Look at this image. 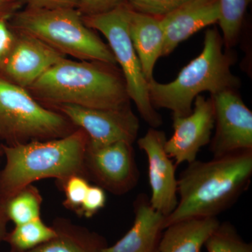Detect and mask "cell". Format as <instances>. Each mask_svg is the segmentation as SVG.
I'll return each mask as SVG.
<instances>
[{
	"label": "cell",
	"mask_w": 252,
	"mask_h": 252,
	"mask_svg": "<svg viewBox=\"0 0 252 252\" xmlns=\"http://www.w3.org/2000/svg\"><path fill=\"white\" fill-rule=\"evenodd\" d=\"M14 26L61 54L83 61L117 63L109 46L86 26L74 8H28L15 16Z\"/></svg>",
	"instance_id": "obj_5"
},
{
	"label": "cell",
	"mask_w": 252,
	"mask_h": 252,
	"mask_svg": "<svg viewBox=\"0 0 252 252\" xmlns=\"http://www.w3.org/2000/svg\"><path fill=\"white\" fill-rule=\"evenodd\" d=\"M128 31L142 72L149 82L154 79V67L162 56L165 41L160 18L134 11L130 7Z\"/></svg>",
	"instance_id": "obj_16"
},
{
	"label": "cell",
	"mask_w": 252,
	"mask_h": 252,
	"mask_svg": "<svg viewBox=\"0 0 252 252\" xmlns=\"http://www.w3.org/2000/svg\"><path fill=\"white\" fill-rule=\"evenodd\" d=\"M190 0H127L131 9L155 17L162 18Z\"/></svg>",
	"instance_id": "obj_24"
},
{
	"label": "cell",
	"mask_w": 252,
	"mask_h": 252,
	"mask_svg": "<svg viewBox=\"0 0 252 252\" xmlns=\"http://www.w3.org/2000/svg\"><path fill=\"white\" fill-rule=\"evenodd\" d=\"M252 0H220V20L223 45L230 50L236 44L245 18Z\"/></svg>",
	"instance_id": "obj_21"
},
{
	"label": "cell",
	"mask_w": 252,
	"mask_h": 252,
	"mask_svg": "<svg viewBox=\"0 0 252 252\" xmlns=\"http://www.w3.org/2000/svg\"><path fill=\"white\" fill-rule=\"evenodd\" d=\"M220 16V0H190L160 18L165 34L162 56L171 54L197 32L218 23Z\"/></svg>",
	"instance_id": "obj_14"
},
{
	"label": "cell",
	"mask_w": 252,
	"mask_h": 252,
	"mask_svg": "<svg viewBox=\"0 0 252 252\" xmlns=\"http://www.w3.org/2000/svg\"><path fill=\"white\" fill-rule=\"evenodd\" d=\"M88 144L87 135L79 128L61 138L1 146L6 163L0 172V215L4 221L8 200L34 182L54 178L59 185L72 175L86 177Z\"/></svg>",
	"instance_id": "obj_2"
},
{
	"label": "cell",
	"mask_w": 252,
	"mask_h": 252,
	"mask_svg": "<svg viewBox=\"0 0 252 252\" xmlns=\"http://www.w3.org/2000/svg\"><path fill=\"white\" fill-rule=\"evenodd\" d=\"M13 43V36L2 18H0V62L9 54Z\"/></svg>",
	"instance_id": "obj_28"
},
{
	"label": "cell",
	"mask_w": 252,
	"mask_h": 252,
	"mask_svg": "<svg viewBox=\"0 0 252 252\" xmlns=\"http://www.w3.org/2000/svg\"><path fill=\"white\" fill-rule=\"evenodd\" d=\"M130 6L127 3L102 14L82 18L87 27L100 32L109 42L116 61L121 66L129 97L135 102L141 117L151 127L162 125L161 116L152 105L148 81L142 72L140 60L131 41L128 31Z\"/></svg>",
	"instance_id": "obj_7"
},
{
	"label": "cell",
	"mask_w": 252,
	"mask_h": 252,
	"mask_svg": "<svg viewBox=\"0 0 252 252\" xmlns=\"http://www.w3.org/2000/svg\"><path fill=\"white\" fill-rule=\"evenodd\" d=\"M114 64L65 59L56 63L29 89L36 97L54 104L119 109L130 106L125 79Z\"/></svg>",
	"instance_id": "obj_3"
},
{
	"label": "cell",
	"mask_w": 252,
	"mask_h": 252,
	"mask_svg": "<svg viewBox=\"0 0 252 252\" xmlns=\"http://www.w3.org/2000/svg\"><path fill=\"white\" fill-rule=\"evenodd\" d=\"M64 55L39 39L22 34L5 64V72L22 88H29Z\"/></svg>",
	"instance_id": "obj_13"
},
{
	"label": "cell",
	"mask_w": 252,
	"mask_h": 252,
	"mask_svg": "<svg viewBox=\"0 0 252 252\" xmlns=\"http://www.w3.org/2000/svg\"><path fill=\"white\" fill-rule=\"evenodd\" d=\"M135 220L130 229L103 252H158L164 229L165 216L154 210L145 194L134 203Z\"/></svg>",
	"instance_id": "obj_15"
},
{
	"label": "cell",
	"mask_w": 252,
	"mask_h": 252,
	"mask_svg": "<svg viewBox=\"0 0 252 252\" xmlns=\"http://www.w3.org/2000/svg\"><path fill=\"white\" fill-rule=\"evenodd\" d=\"M56 107L73 125L86 132L89 147H102L122 141L133 144L137 140L140 123L130 106L119 109L88 108L73 104Z\"/></svg>",
	"instance_id": "obj_8"
},
{
	"label": "cell",
	"mask_w": 252,
	"mask_h": 252,
	"mask_svg": "<svg viewBox=\"0 0 252 252\" xmlns=\"http://www.w3.org/2000/svg\"><path fill=\"white\" fill-rule=\"evenodd\" d=\"M84 165L88 180L114 195L128 193L140 179L132 144L123 141L99 147L88 146Z\"/></svg>",
	"instance_id": "obj_9"
},
{
	"label": "cell",
	"mask_w": 252,
	"mask_h": 252,
	"mask_svg": "<svg viewBox=\"0 0 252 252\" xmlns=\"http://www.w3.org/2000/svg\"><path fill=\"white\" fill-rule=\"evenodd\" d=\"M59 185L64 190L65 195L63 205L77 213L90 187L89 180L84 176L75 175L68 177Z\"/></svg>",
	"instance_id": "obj_23"
},
{
	"label": "cell",
	"mask_w": 252,
	"mask_h": 252,
	"mask_svg": "<svg viewBox=\"0 0 252 252\" xmlns=\"http://www.w3.org/2000/svg\"><path fill=\"white\" fill-rule=\"evenodd\" d=\"M74 127L61 113L38 103L24 88L0 79V135L8 145L61 138Z\"/></svg>",
	"instance_id": "obj_6"
},
{
	"label": "cell",
	"mask_w": 252,
	"mask_h": 252,
	"mask_svg": "<svg viewBox=\"0 0 252 252\" xmlns=\"http://www.w3.org/2000/svg\"><path fill=\"white\" fill-rule=\"evenodd\" d=\"M205 247L207 252H252V244L244 240L234 225L227 221L220 223Z\"/></svg>",
	"instance_id": "obj_22"
},
{
	"label": "cell",
	"mask_w": 252,
	"mask_h": 252,
	"mask_svg": "<svg viewBox=\"0 0 252 252\" xmlns=\"http://www.w3.org/2000/svg\"><path fill=\"white\" fill-rule=\"evenodd\" d=\"M127 3V0H79V8L86 16L102 14Z\"/></svg>",
	"instance_id": "obj_26"
},
{
	"label": "cell",
	"mask_w": 252,
	"mask_h": 252,
	"mask_svg": "<svg viewBox=\"0 0 252 252\" xmlns=\"http://www.w3.org/2000/svg\"><path fill=\"white\" fill-rule=\"evenodd\" d=\"M41 204L39 190L32 185L28 186L8 200L4 207L5 217L15 225L38 220L41 218Z\"/></svg>",
	"instance_id": "obj_19"
},
{
	"label": "cell",
	"mask_w": 252,
	"mask_h": 252,
	"mask_svg": "<svg viewBox=\"0 0 252 252\" xmlns=\"http://www.w3.org/2000/svg\"><path fill=\"white\" fill-rule=\"evenodd\" d=\"M5 222L3 220L2 217L0 215V238H3L4 236V227Z\"/></svg>",
	"instance_id": "obj_30"
},
{
	"label": "cell",
	"mask_w": 252,
	"mask_h": 252,
	"mask_svg": "<svg viewBox=\"0 0 252 252\" xmlns=\"http://www.w3.org/2000/svg\"><path fill=\"white\" fill-rule=\"evenodd\" d=\"M167 138L163 131L151 127L137 140L139 148L146 154L152 195L149 203L165 217L175 210L178 203L177 178L174 160L165 149Z\"/></svg>",
	"instance_id": "obj_11"
},
{
	"label": "cell",
	"mask_w": 252,
	"mask_h": 252,
	"mask_svg": "<svg viewBox=\"0 0 252 252\" xmlns=\"http://www.w3.org/2000/svg\"><path fill=\"white\" fill-rule=\"evenodd\" d=\"M252 177V150L189 163L177 179L178 203L165 217L164 228L188 219L217 217L249 188Z\"/></svg>",
	"instance_id": "obj_1"
},
{
	"label": "cell",
	"mask_w": 252,
	"mask_h": 252,
	"mask_svg": "<svg viewBox=\"0 0 252 252\" xmlns=\"http://www.w3.org/2000/svg\"><path fill=\"white\" fill-rule=\"evenodd\" d=\"M14 4L13 0H0V16L6 15L13 10Z\"/></svg>",
	"instance_id": "obj_29"
},
{
	"label": "cell",
	"mask_w": 252,
	"mask_h": 252,
	"mask_svg": "<svg viewBox=\"0 0 252 252\" xmlns=\"http://www.w3.org/2000/svg\"><path fill=\"white\" fill-rule=\"evenodd\" d=\"M31 9H59L79 6V0H20Z\"/></svg>",
	"instance_id": "obj_27"
},
{
	"label": "cell",
	"mask_w": 252,
	"mask_h": 252,
	"mask_svg": "<svg viewBox=\"0 0 252 252\" xmlns=\"http://www.w3.org/2000/svg\"><path fill=\"white\" fill-rule=\"evenodd\" d=\"M220 224L217 217L180 220L164 229L158 252H203L207 239Z\"/></svg>",
	"instance_id": "obj_17"
},
{
	"label": "cell",
	"mask_w": 252,
	"mask_h": 252,
	"mask_svg": "<svg viewBox=\"0 0 252 252\" xmlns=\"http://www.w3.org/2000/svg\"><path fill=\"white\" fill-rule=\"evenodd\" d=\"M215 132L210 140L213 158L252 150V112L237 91L212 94Z\"/></svg>",
	"instance_id": "obj_10"
},
{
	"label": "cell",
	"mask_w": 252,
	"mask_h": 252,
	"mask_svg": "<svg viewBox=\"0 0 252 252\" xmlns=\"http://www.w3.org/2000/svg\"><path fill=\"white\" fill-rule=\"evenodd\" d=\"M107 202L105 190L97 185H91L77 214L89 219L103 209Z\"/></svg>",
	"instance_id": "obj_25"
},
{
	"label": "cell",
	"mask_w": 252,
	"mask_h": 252,
	"mask_svg": "<svg viewBox=\"0 0 252 252\" xmlns=\"http://www.w3.org/2000/svg\"><path fill=\"white\" fill-rule=\"evenodd\" d=\"M223 41L217 28L206 31L203 51L186 65L175 80L167 84L149 81V97L154 108L171 110L172 117H186L201 93L215 94L238 89L240 81L231 72L235 56L223 51Z\"/></svg>",
	"instance_id": "obj_4"
},
{
	"label": "cell",
	"mask_w": 252,
	"mask_h": 252,
	"mask_svg": "<svg viewBox=\"0 0 252 252\" xmlns=\"http://www.w3.org/2000/svg\"><path fill=\"white\" fill-rule=\"evenodd\" d=\"M215 128V112L211 97L197 96L192 112L186 117H173V134L165 149L176 165L196 160L200 149L210 144Z\"/></svg>",
	"instance_id": "obj_12"
},
{
	"label": "cell",
	"mask_w": 252,
	"mask_h": 252,
	"mask_svg": "<svg viewBox=\"0 0 252 252\" xmlns=\"http://www.w3.org/2000/svg\"><path fill=\"white\" fill-rule=\"evenodd\" d=\"M53 226L54 238L24 252H103L108 246L103 237L69 220L59 219Z\"/></svg>",
	"instance_id": "obj_18"
},
{
	"label": "cell",
	"mask_w": 252,
	"mask_h": 252,
	"mask_svg": "<svg viewBox=\"0 0 252 252\" xmlns=\"http://www.w3.org/2000/svg\"><path fill=\"white\" fill-rule=\"evenodd\" d=\"M56 235L54 227L46 225L40 218L16 225L14 229L6 235V240L14 252H24L46 243Z\"/></svg>",
	"instance_id": "obj_20"
}]
</instances>
